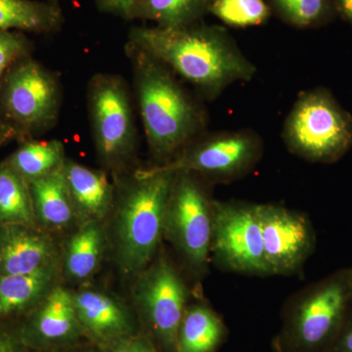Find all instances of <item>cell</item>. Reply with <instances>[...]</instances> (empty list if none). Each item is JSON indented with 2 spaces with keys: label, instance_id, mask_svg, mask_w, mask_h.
I'll return each mask as SVG.
<instances>
[{
  "label": "cell",
  "instance_id": "1",
  "mask_svg": "<svg viewBox=\"0 0 352 352\" xmlns=\"http://www.w3.org/2000/svg\"><path fill=\"white\" fill-rule=\"evenodd\" d=\"M129 43L145 51L208 97L251 80L256 68L226 36L210 29L132 28Z\"/></svg>",
  "mask_w": 352,
  "mask_h": 352
},
{
  "label": "cell",
  "instance_id": "2",
  "mask_svg": "<svg viewBox=\"0 0 352 352\" xmlns=\"http://www.w3.org/2000/svg\"><path fill=\"white\" fill-rule=\"evenodd\" d=\"M118 176L111 243L120 270L135 278L156 258L175 173L147 168Z\"/></svg>",
  "mask_w": 352,
  "mask_h": 352
},
{
  "label": "cell",
  "instance_id": "3",
  "mask_svg": "<svg viewBox=\"0 0 352 352\" xmlns=\"http://www.w3.org/2000/svg\"><path fill=\"white\" fill-rule=\"evenodd\" d=\"M126 52L150 151L168 162L201 131L203 113L166 65L131 43Z\"/></svg>",
  "mask_w": 352,
  "mask_h": 352
},
{
  "label": "cell",
  "instance_id": "4",
  "mask_svg": "<svg viewBox=\"0 0 352 352\" xmlns=\"http://www.w3.org/2000/svg\"><path fill=\"white\" fill-rule=\"evenodd\" d=\"M87 103L99 161L113 175H122L138 148V131L126 80L112 74L92 76Z\"/></svg>",
  "mask_w": 352,
  "mask_h": 352
},
{
  "label": "cell",
  "instance_id": "5",
  "mask_svg": "<svg viewBox=\"0 0 352 352\" xmlns=\"http://www.w3.org/2000/svg\"><path fill=\"white\" fill-rule=\"evenodd\" d=\"M61 104L57 76L32 56L14 64L0 87V118L19 132L22 141L52 129Z\"/></svg>",
  "mask_w": 352,
  "mask_h": 352
},
{
  "label": "cell",
  "instance_id": "6",
  "mask_svg": "<svg viewBox=\"0 0 352 352\" xmlns=\"http://www.w3.org/2000/svg\"><path fill=\"white\" fill-rule=\"evenodd\" d=\"M283 135L289 149L298 156L328 163L351 147L352 122L327 94L307 92L292 109Z\"/></svg>",
  "mask_w": 352,
  "mask_h": 352
},
{
  "label": "cell",
  "instance_id": "7",
  "mask_svg": "<svg viewBox=\"0 0 352 352\" xmlns=\"http://www.w3.org/2000/svg\"><path fill=\"white\" fill-rule=\"evenodd\" d=\"M212 201L195 175L176 173L166 203L164 237L194 270L203 272L210 258Z\"/></svg>",
  "mask_w": 352,
  "mask_h": 352
},
{
  "label": "cell",
  "instance_id": "8",
  "mask_svg": "<svg viewBox=\"0 0 352 352\" xmlns=\"http://www.w3.org/2000/svg\"><path fill=\"white\" fill-rule=\"evenodd\" d=\"M212 212L210 258L234 272L272 275L264 254L256 205L212 201Z\"/></svg>",
  "mask_w": 352,
  "mask_h": 352
},
{
  "label": "cell",
  "instance_id": "9",
  "mask_svg": "<svg viewBox=\"0 0 352 352\" xmlns=\"http://www.w3.org/2000/svg\"><path fill=\"white\" fill-rule=\"evenodd\" d=\"M132 296L155 335L175 352L176 337L186 310L188 292L170 259L164 254L155 258L135 277Z\"/></svg>",
  "mask_w": 352,
  "mask_h": 352
},
{
  "label": "cell",
  "instance_id": "10",
  "mask_svg": "<svg viewBox=\"0 0 352 352\" xmlns=\"http://www.w3.org/2000/svg\"><path fill=\"white\" fill-rule=\"evenodd\" d=\"M261 151L258 138L250 132L219 134L188 145L170 161L148 168L200 173L219 180L233 179L251 170Z\"/></svg>",
  "mask_w": 352,
  "mask_h": 352
},
{
  "label": "cell",
  "instance_id": "11",
  "mask_svg": "<svg viewBox=\"0 0 352 352\" xmlns=\"http://www.w3.org/2000/svg\"><path fill=\"white\" fill-rule=\"evenodd\" d=\"M295 300L291 318L294 344L305 349L320 346L339 325L351 300L349 272L314 285Z\"/></svg>",
  "mask_w": 352,
  "mask_h": 352
},
{
  "label": "cell",
  "instance_id": "12",
  "mask_svg": "<svg viewBox=\"0 0 352 352\" xmlns=\"http://www.w3.org/2000/svg\"><path fill=\"white\" fill-rule=\"evenodd\" d=\"M264 254L272 275L300 270L314 251L315 236L305 214L277 205H256Z\"/></svg>",
  "mask_w": 352,
  "mask_h": 352
},
{
  "label": "cell",
  "instance_id": "13",
  "mask_svg": "<svg viewBox=\"0 0 352 352\" xmlns=\"http://www.w3.org/2000/svg\"><path fill=\"white\" fill-rule=\"evenodd\" d=\"M82 333L74 292L58 284L30 311L19 339L24 346L48 347L73 342Z\"/></svg>",
  "mask_w": 352,
  "mask_h": 352
},
{
  "label": "cell",
  "instance_id": "14",
  "mask_svg": "<svg viewBox=\"0 0 352 352\" xmlns=\"http://www.w3.org/2000/svg\"><path fill=\"white\" fill-rule=\"evenodd\" d=\"M54 235L38 226L0 227V275L32 274L61 264Z\"/></svg>",
  "mask_w": 352,
  "mask_h": 352
},
{
  "label": "cell",
  "instance_id": "15",
  "mask_svg": "<svg viewBox=\"0 0 352 352\" xmlns=\"http://www.w3.org/2000/svg\"><path fill=\"white\" fill-rule=\"evenodd\" d=\"M74 302L83 333L103 346L133 333L131 310L112 294L94 287H83L74 293Z\"/></svg>",
  "mask_w": 352,
  "mask_h": 352
},
{
  "label": "cell",
  "instance_id": "16",
  "mask_svg": "<svg viewBox=\"0 0 352 352\" xmlns=\"http://www.w3.org/2000/svg\"><path fill=\"white\" fill-rule=\"evenodd\" d=\"M63 173L80 224L104 222L112 214L116 201V185L107 173L69 159L65 162Z\"/></svg>",
  "mask_w": 352,
  "mask_h": 352
},
{
  "label": "cell",
  "instance_id": "17",
  "mask_svg": "<svg viewBox=\"0 0 352 352\" xmlns=\"http://www.w3.org/2000/svg\"><path fill=\"white\" fill-rule=\"evenodd\" d=\"M63 166L29 184L36 226L53 235L80 226L65 182Z\"/></svg>",
  "mask_w": 352,
  "mask_h": 352
},
{
  "label": "cell",
  "instance_id": "18",
  "mask_svg": "<svg viewBox=\"0 0 352 352\" xmlns=\"http://www.w3.org/2000/svg\"><path fill=\"white\" fill-rule=\"evenodd\" d=\"M108 243V232L103 222H83L65 242L61 254L62 274L73 283H85L100 268Z\"/></svg>",
  "mask_w": 352,
  "mask_h": 352
},
{
  "label": "cell",
  "instance_id": "19",
  "mask_svg": "<svg viewBox=\"0 0 352 352\" xmlns=\"http://www.w3.org/2000/svg\"><path fill=\"white\" fill-rule=\"evenodd\" d=\"M61 276V264L32 274L0 275V318L31 311Z\"/></svg>",
  "mask_w": 352,
  "mask_h": 352
},
{
  "label": "cell",
  "instance_id": "20",
  "mask_svg": "<svg viewBox=\"0 0 352 352\" xmlns=\"http://www.w3.org/2000/svg\"><path fill=\"white\" fill-rule=\"evenodd\" d=\"M64 14L57 2L0 0V29L50 34L59 31Z\"/></svg>",
  "mask_w": 352,
  "mask_h": 352
},
{
  "label": "cell",
  "instance_id": "21",
  "mask_svg": "<svg viewBox=\"0 0 352 352\" xmlns=\"http://www.w3.org/2000/svg\"><path fill=\"white\" fill-rule=\"evenodd\" d=\"M66 160L61 141L32 138L20 142L19 147L2 162L30 184L60 170Z\"/></svg>",
  "mask_w": 352,
  "mask_h": 352
},
{
  "label": "cell",
  "instance_id": "22",
  "mask_svg": "<svg viewBox=\"0 0 352 352\" xmlns=\"http://www.w3.org/2000/svg\"><path fill=\"white\" fill-rule=\"evenodd\" d=\"M223 333V324L212 308L203 303L187 307L178 328L175 352L214 351Z\"/></svg>",
  "mask_w": 352,
  "mask_h": 352
},
{
  "label": "cell",
  "instance_id": "23",
  "mask_svg": "<svg viewBox=\"0 0 352 352\" xmlns=\"http://www.w3.org/2000/svg\"><path fill=\"white\" fill-rule=\"evenodd\" d=\"M214 0H138L127 20L154 21L157 27L183 28L193 24Z\"/></svg>",
  "mask_w": 352,
  "mask_h": 352
},
{
  "label": "cell",
  "instance_id": "24",
  "mask_svg": "<svg viewBox=\"0 0 352 352\" xmlns=\"http://www.w3.org/2000/svg\"><path fill=\"white\" fill-rule=\"evenodd\" d=\"M0 226H36L29 183L0 162Z\"/></svg>",
  "mask_w": 352,
  "mask_h": 352
},
{
  "label": "cell",
  "instance_id": "25",
  "mask_svg": "<svg viewBox=\"0 0 352 352\" xmlns=\"http://www.w3.org/2000/svg\"><path fill=\"white\" fill-rule=\"evenodd\" d=\"M210 11L226 24L236 27L261 24L270 14L263 0H214Z\"/></svg>",
  "mask_w": 352,
  "mask_h": 352
},
{
  "label": "cell",
  "instance_id": "26",
  "mask_svg": "<svg viewBox=\"0 0 352 352\" xmlns=\"http://www.w3.org/2000/svg\"><path fill=\"white\" fill-rule=\"evenodd\" d=\"M32 43L24 32L0 29V87L8 69L32 56Z\"/></svg>",
  "mask_w": 352,
  "mask_h": 352
},
{
  "label": "cell",
  "instance_id": "27",
  "mask_svg": "<svg viewBox=\"0 0 352 352\" xmlns=\"http://www.w3.org/2000/svg\"><path fill=\"white\" fill-rule=\"evenodd\" d=\"M292 22L300 25L312 24L321 17L325 0H275Z\"/></svg>",
  "mask_w": 352,
  "mask_h": 352
},
{
  "label": "cell",
  "instance_id": "28",
  "mask_svg": "<svg viewBox=\"0 0 352 352\" xmlns=\"http://www.w3.org/2000/svg\"><path fill=\"white\" fill-rule=\"evenodd\" d=\"M104 346L105 352H157L149 340L140 336H127Z\"/></svg>",
  "mask_w": 352,
  "mask_h": 352
},
{
  "label": "cell",
  "instance_id": "29",
  "mask_svg": "<svg viewBox=\"0 0 352 352\" xmlns=\"http://www.w3.org/2000/svg\"><path fill=\"white\" fill-rule=\"evenodd\" d=\"M101 12L113 14L120 17H129L138 0H94Z\"/></svg>",
  "mask_w": 352,
  "mask_h": 352
},
{
  "label": "cell",
  "instance_id": "30",
  "mask_svg": "<svg viewBox=\"0 0 352 352\" xmlns=\"http://www.w3.org/2000/svg\"><path fill=\"white\" fill-rule=\"evenodd\" d=\"M13 141H22L19 132L0 118V146L9 144Z\"/></svg>",
  "mask_w": 352,
  "mask_h": 352
},
{
  "label": "cell",
  "instance_id": "31",
  "mask_svg": "<svg viewBox=\"0 0 352 352\" xmlns=\"http://www.w3.org/2000/svg\"><path fill=\"white\" fill-rule=\"evenodd\" d=\"M21 344L22 342L19 338H16L10 333L0 331V352H22Z\"/></svg>",
  "mask_w": 352,
  "mask_h": 352
},
{
  "label": "cell",
  "instance_id": "32",
  "mask_svg": "<svg viewBox=\"0 0 352 352\" xmlns=\"http://www.w3.org/2000/svg\"><path fill=\"white\" fill-rule=\"evenodd\" d=\"M337 352H352V326L347 329L337 346Z\"/></svg>",
  "mask_w": 352,
  "mask_h": 352
},
{
  "label": "cell",
  "instance_id": "33",
  "mask_svg": "<svg viewBox=\"0 0 352 352\" xmlns=\"http://www.w3.org/2000/svg\"><path fill=\"white\" fill-rule=\"evenodd\" d=\"M340 10L352 21V0H337Z\"/></svg>",
  "mask_w": 352,
  "mask_h": 352
},
{
  "label": "cell",
  "instance_id": "34",
  "mask_svg": "<svg viewBox=\"0 0 352 352\" xmlns=\"http://www.w3.org/2000/svg\"><path fill=\"white\" fill-rule=\"evenodd\" d=\"M349 296H351V298H352V270L349 271Z\"/></svg>",
  "mask_w": 352,
  "mask_h": 352
},
{
  "label": "cell",
  "instance_id": "35",
  "mask_svg": "<svg viewBox=\"0 0 352 352\" xmlns=\"http://www.w3.org/2000/svg\"><path fill=\"white\" fill-rule=\"evenodd\" d=\"M85 352H95V351H85Z\"/></svg>",
  "mask_w": 352,
  "mask_h": 352
},
{
  "label": "cell",
  "instance_id": "36",
  "mask_svg": "<svg viewBox=\"0 0 352 352\" xmlns=\"http://www.w3.org/2000/svg\"><path fill=\"white\" fill-rule=\"evenodd\" d=\"M0 227H1V226H0Z\"/></svg>",
  "mask_w": 352,
  "mask_h": 352
}]
</instances>
